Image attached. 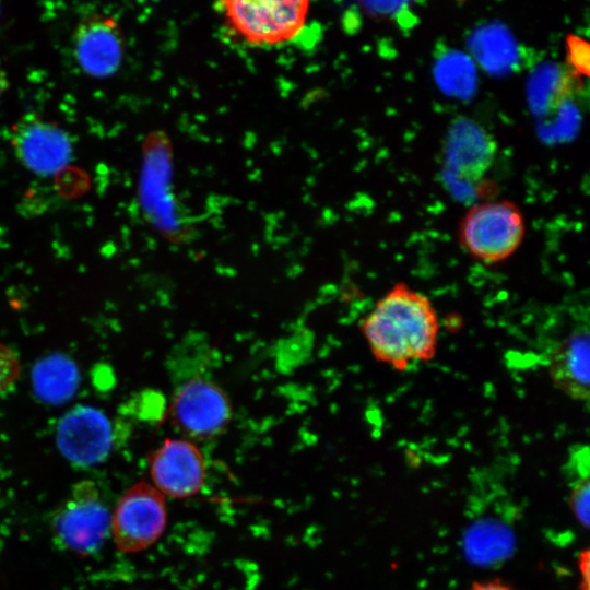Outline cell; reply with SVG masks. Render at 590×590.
I'll list each match as a JSON object with an SVG mask.
<instances>
[{
	"mask_svg": "<svg viewBox=\"0 0 590 590\" xmlns=\"http://www.w3.org/2000/svg\"><path fill=\"white\" fill-rule=\"evenodd\" d=\"M377 361L396 370L429 361L437 349L439 322L432 300L406 283H396L362 323Z\"/></svg>",
	"mask_w": 590,
	"mask_h": 590,
	"instance_id": "1",
	"label": "cell"
},
{
	"mask_svg": "<svg viewBox=\"0 0 590 590\" xmlns=\"http://www.w3.org/2000/svg\"><path fill=\"white\" fill-rule=\"evenodd\" d=\"M311 0H219L225 25L241 43L274 47L294 40L304 28Z\"/></svg>",
	"mask_w": 590,
	"mask_h": 590,
	"instance_id": "2",
	"label": "cell"
},
{
	"mask_svg": "<svg viewBox=\"0 0 590 590\" xmlns=\"http://www.w3.org/2000/svg\"><path fill=\"white\" fill-rule=\"evenodd\" d=\"M526 219L519 205L508 199L472 205L458 224V241L474 259L498 263L511 257L526 236Z\"/></svg>",
	"mask_w": 590,
	"mask_h": 590,
	"instance_id": "3",
	"label": "cell"
},
{
	"mask_svg": "<svg viewBox=\"0 0 590 590\" xmlns=\"http://www.w3.org/2000/svg\"><path fill=\"white\" fill-rule=\"evenodd\" d=\"M111 512L92 481L75 483L50 519L55 544L79 556L97 553L110 533Z\"/></svg>",
	"mask_w": 590,
	"mask_h": 590,
	"instance_id": "4",
	"label": "cell"
},
{
	"mask_svg": "<svg viewBox=\"0 0 590 590\" xmlns=\"http://www.w3.org/2000/svg\"><path fill=\"white\" fill-rule=\"evenodd\" d=\"M165 496L153 485L138 482L119 498L110 518V534L121 553H138L156 543L165 531Z\"/></svg>",
	"mask_w": 590,
	"mask_h": 590,
	"instance_id": "5",
	"label": "cell"
},
{
	"mask_svg": "<svg viewBox=\"0 0 590 590\" xmlns=\"http://www.w3.org/2000/svg\"><path fill=\"white\" fill-rule=\"evenodd\" d=\"M169 417L185 438L211 439L228 426L232 405L217 384L197 377L177 389L169 408Z\"/></svg>",
	"mask_w": 590,
	"mask_h": 590,
	"instance_id": "6",
	"label": "cell"
},
{
	"mask_svg": "<svg viewBox=\"0 0 590 590\" xmlns=\"http://www.w3.org/2000/svg\"><path fill=\"white\" fill-rule=\"evenodd\" d=\"M10 138L17 161L37 176L56 175L72 158L73 142L70 134L39 115L23 116L12 127Z\"/></svg>",
	"mask_w": 590,
	"mask_h": 590,
	"instance_id": "7",
	"label": "cell"
},
{
	"mask_svg": "<svg viewBox=\"0 0 590 590\" xmlns=\"http://www.w3.org/2000/svg\"><path fill=\"white\" fill-rule=\"evenodd\" d=\"M153 486L165 497L182 499L201 491L206 463L201 449L187 438H167L150 456Z\"/></svg>",
	"mask_w": 590,
	"mask_h": 590,
	"instance_id": "8",
	"label": "cell"
},
{
	"mask_svg": "<svg viewBox=\"0 0 590 590\" xmlns=\"http://www.w3.org/2000/svg\"><path fill=\"white\" fill-rule=\"evenodd\" d=\"M57 446L63 457L78 467L104 461L113 446V428L108 417L98 409L76 405L59 421Z\"/></svg>",
	"mask_w": 590,
	"mask_h": 590,
	"instance_id": "9",
	"label": "cell"
},
{
	"mask_svg": "<svg viewBox=\"0 0 590 590\" xmlns=\"http://www.w3.org/2000/svg\"><path fill=\"white\" fill-rule=\"evenodd\" d=\"M72 46L81 70L96 79L109 78L120 69L126 48L119 23L105 15L81 21L74 30Z\"/></svg>",
	"mask_w": 590,
	"mask_h": 590,
	"instance_id": "10",
	"label": "cell"
},
{
	"mask_svg": "<svg viewBox=\"0 0 590 590\" xmlns=\"http://www.w3.org/2000/svg\"><path fill=\"white\" fill-rule=\"evenodd\" d=\"M589 329L586 314L551 345L547 353V368L552 381L566 396L580 402L589 400Z\"/></svg>",
	"mask_w": 590,
	"mask_h": 590,
	"instance_id": "11",
	"label": "cell"
},
{
	"mask_svg": "<svg viewBox=\"0 0 590 590\" xmlns=\"http://www.w3.org/2000/svg\"><path fill=\"white\" fill-rule=\"evenodd\" d=\"M442 152L449 172L460 180L472 182L481 179L492 166L497 144L479 122L457 117L447 131Z\"/></svg>",
	"mask_w": 590,
	"mask_h": 590,
	"instance_id": "12",
	"label": "cell"
},
{
	"mask_svg": "<svg viewBox=\"0 0 590 590\" xmlns=\"http://www.w3.org/2000/svg\"><path fill=\"white\" fill-rule=\"evenodd\" d=\"M76 364L62 354L40 358L32 369V386L36 397L49 404L70 400L79 386Z\"/></svg>",
	"mask_w": 590,
	"mask_h": 590,
	"instance_id": "13",
	"label": "cell"
},
{
	"mask_svg": "<svg viewBox=\"0 0 590 590\" xmlns=\"http://www.w3.org/2000/svg\"><path fill=\"white\" fill-rule=\"evenodd\" d=\"M567 62L577 78L589 75V45L577 36L567 38Z\"/></svg>",
	"mask_w": 590,
	"mask_h": 590,
	"instance_id": "14",
	"label": "cell"
},
{
	"mask_svg": "<svg viewBox=\"0 0 590 590\" xmlns=\"http://www.w3.org/2000/svg\"><path fill=\"white\" fill-rule=\"evenodd\" d=\"M21 371L16 354L0 343V396L13 387Z\"/></svg>",
	"mask_w": 590,
	"mask_h": 590,
	"instance_id": "15",
	"label": "cell"
},
{
	"mask_svg": "<svg viewBox=\"0 0 590 590\" xmlns=\"http://www.w3.org/2000/svg\"><path fill=\"white\" fill-rule=\"evenodd\" d=\"M589 476L574 480L570 494L573 511L585 528L589 527Z\"/></svg>",
	"mask_w": 590,
	"mask_h": 590,
	"instance_id": "16",
	"label": "cell"
},
{
	"mask_svg": "<svg viewBox=\"0 0 590 590\" xmlns=\"http://www.w3.org/2000/svg\"><path fill=\"white\" fill-rule=\"evenodd\" d=\"M589 550L586 548L579 556V569L581 576V590H589Z\"/></svg>",
	"mask_w": 590,
	"mask_h": 590,
	"instance_id": "17",
	"label": "cell"
},
{
	"mask_svg": "<svg viewBox=\"0 0 590 590\" xmlns=\"http://www.w3.org/2000/svg\"><path fill=\"white\" fill-rule=\"evenodd\" d=\"M470 590H514L499 580L474 582Z\"/></svg>",
	"mask_w": 590,
	"mask_h": 590,
	"instance_id": "18",
	"label": "cell"
},
{
	"mask_svg": "<svg viewBox=\"0 0 590 590\" xmlns=\"http://www.w3.org/2000/svg\"><path fill=\"white\" fill-rule=\"evenodd\" d=\"M9 78L5 69L3 68L2 63L0 62V97L5 93V91L9 88Z\"/></svg>",
	"mask_w": 590,
	"mask_h": 590,
	"instance_id": "19",
	"label": "cell"
}]
</instances>
